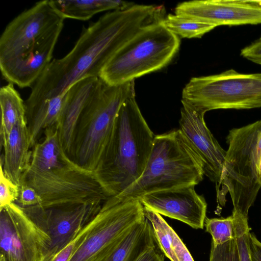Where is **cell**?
<instances>
[{
  "mask_svg": "<svg viewBox=\"0 0 261 261\" xmlns=\"http://www.w3.org/2000/svg\"><path fill=\"white\" fill-rule=\"evenodd\" d=\"M162 5H140L112 11L83 31L72 49L51 61L32 86L25 102L30 107L63 94L74 84L97 77L111 58L144 28L165 17Z\"/></svg>",
  "mask_w": 261,
  "mask_h": 261,
  "instance_id": "cell-1",
  "label": "cell"
},
{
  "mask_svg": "<svg viewBox=\"0 0 261 261\" xmlns=\"http://www.w3.org/2000/svg\"><path fill=\"white\" fill-rule=\"evenodd\" d=\"M64 19L44 0L11 21L0 38L4 79L19 88L33 86L52 61Z\"/></svg>",
  "mask_w": 261,
  "mask_h": 261,
  "instance_id": "cell-2",
  "label": "cell"
},
{
  "mask_svg": "<svg viewBox=\"0 0 261 261\" xmlns=\"http://www.w3.org/2000/svg\"><path fill=\"white\" fill-rule=\"evenodd\" d=\"M20 183L36 190L44 209L102 203L109 198L95 173L81 167L65 152L57 126L46 128L41 141L33 147Z\"/></svg>",
  "mask_w": 261,
  "mask_h": 261,
  "instance_id": "cell-3",
  "label": "cell"
},
{
  "mask_svg": "<svg viewBox=\"0 0 261 261\" xmlns=\"http://www.w3.org/2000/svg\"><path fill=\"white\" fill-rule=\"evenodd\" d=\"M155 136L139 108L134 88L119 109L103 161L95 172L108 197L120 194L140 177Z\"/></svg>",
  "mask_w": 261,
  "mask_h": 261,
  "instance_id": "cell-4",
  "label": "cell"
},
{
  "mask_svg": "<svg viewBox=\"0 0 261 261\" xmlns=\"http://www.w3.org/2000/svg\"><path fill=\"white\" fill-rule=\"evenodd\" d=\"M202 166L179 129L155 135L142 175L120 197L140 199L151 193L196 186L203 178Z\"/></svg>",
  "mask_w": 261,
  "mask_h": 261,
  "instance_id": "cell-5",
  "label": "cell"
},
{
  "mask_svg": "<svg viewBox=\"0 0 261 261\" xmlns=\"http://www.w3.org/2000/svg\"><path fill=\"white\" fill-rule=\"evenodd\" d=\"M134 88V81L110 85L100 80L96 92L82 111L75 129L70 157L83 168L95 173L101 166L117 114Z\"/></svg>",
  "mask_w": 261,
  "mask_h": 261,
  "instance_id": "cell-6",
  "label": "cell"
},
{
  "mask_svg": "<svg viewBox=\"0 0 261 261\" xmlns=\"http://www.w3.org/2000/svg\"><path fill=\"white\" fill-rule=\"evenodd\" d=\"M223 174L216 188L217 201L225 205L228 192L233 208L246 217L261 188L258 167L261 159V120L232 128L226 138Z\"/></svg>",
  "mask_w": 261,
  "mask_h": 261,
  "instance_id": "cell-7",
  "label": "cell"
},
{
  "mask_svg": "<svg viewBox=\"0 0 261 261\" xmlns=\"http://www.w3.org/2000/svg\"><path fill=\"white\" fill-rule=\"evenodd\" d=\"M179 37L161 21L148 25L133 36L111 58L99 77L110 85H119L167 66L177 53Z\"/></svg>",
  "mask_w": 261,
  "mask_h": 261,
  "instance_id": "cell-8",
  "label": "cell"
},
{
  "mask_svg": "<svg viewBox=\"0 0 261 261\" xmlns=\"http://www.w3.org/2000/svg\"><path fill=\"white\" fill-rule=\"evenodd\" d=\"M181 101L205 113L261 107V73H241L230 69L192 77L183 89Z\"/></svg>",
  "mask_w": 261,
  "mask_h": 261,
  "instance_id": "cell-9",
  "label": "cell"
},
{
  "mask_svg": "<svg viewBox=\"0 0 261 261\" xmlns=\"http://www.w3.org/2000/svg\"><path fill=\"white\" fill-rule=\"evenodd\" d=\"M96 223L69 261H105L126 234L146 217L140 199L116 195L102 203Z\"/></svg>",
  "mask_w": 261,
  "mask_h": 261,
  "instance_id": "cell-10",
  "label": "cell"
},
{
  "mask_svg": "<svg viewBox=\"0 0 261 261\" xmlns=\"http://www.w3.org/2000/svg\"><path fill=\"white\" fill-rule=\"evenodd\" d=\"M47 233L15 203L0 209V261H42Z\"/></svg>",
  "mask_w": 261,
  "mask_h": 261,
  "instance_id": "cell-11",
  "label": "cell"
},
{
  "mask_svg": "<svg viewBox=\"0 0 261 261\" xmlns=\"http://www.w3.org/2000/svg\"><path fill=\"white\" fill-rule=\"evenodd\" d=\"M102 203L44 209L40 205L21 208L49 236L50 246L42 261H53L97 214Z\"/></svg>",
  "mask_w": 261,
  "mask_h": 261,
  "instance_id": "cell-12",
  "label": "cell"
},
{
  "mask_svg": "<svg viewBox=\"0 0 261 261\" xmlns=\"http://www.w3.org/2000/svg\"><path fill=\"white\" fill-rule=\"evenodd\" d=\"M179 130L201 164L204 175L219 186L226 151L207 127L204 111L181 101Z\"/></svg>",
  "mask_w": 261,
  "mask_h": 261,
  "instance_id": "cell-13",
  "label": "cell"
},
{
  "mask_svg": "<svg viewBox=\"0 0 261 261\" xmlns=\"http://www.w3.org/2000/svg\"><path fill=\"white\" fill-rule=\"evenodd\" d=\"M175 14L218 25L261 24V6L248 0H198L178 4Z\"/></svg>",
  "mask_w": 261,
  "mask_h": 261,
  "instance_id": "cell-14",
  "label": "cell"
},
{
  "mask_svg": "<svg viewBox=\"0 0 261 261\" xmlns=\"http://www.w3.org/2000/svg\"><path fill=\"white\" fill-rule=\"evenodd\" d=\"M143 206L161 215L181 221L194 229H203L207 203L195 186H188L146 194L140 198Z\"/></svg>",
  "mask_w": 261,
  "mask_h": 261,
  "instance_id": "cell-15",
  "label": "cell"
},
{
  "mask_svg": "<svg viewBox=\"0 0 261 261\" xmlns=\"http://www.w3.org/2000/svg\"><path fill=\"white\" fill-rule=\"evenodd\" d=\"M100 81L99 77H87L75 83L67 91L66 102L58 128L61 144L69 156L80 116L96 92Z\"/></svg>",
  "mask_w": 261,
  "mask_h": 261,
  "instance_id": "cell-16",
  "label": "cell"
},
{
  "mask_svg": "<svg viewBox=\"0 0 261 261\" xmlns=\"http://www.w3.org/2000/svg\"><path fill=\"white\" fill-rule=\"evenodd\" d=\"M3 154L0 166L5 175L18 186L27 169L31 155V140L27 123L13 127L9 135L1 141Z\"/></svg>",
  "mask_w": 261,
  "mask_h": 261,
  "instance_id": "cell-17",
  "label": "cell"
},
{
  "mask_svg": "<svg viewBox=\"0 0 261 261\" xmlns=\"http://www.w3.org/2000/svg\"><path fill=\"white\" fill-rule=\"evenodd\" d=\"M67 99V91L57 97L26 107L27 125L32 149L42 130L59 125Z\"/></svg>",
  "mask_w": 261,
  "mask_h": 261,
  "instance_id": "cell-18",
  "label": "cell"
},
{
  "mask_svg": "<svg viewBox=\"0 0 261 261\" xmlns=\"http://www.w3.org/2000/svg\"><path fill=\"white\" fill-rule=\"evenodd\" d=\"M156 245L152 226L146 218L126 234L105 261H137Z\"/></svg>",
  "mask_w": 261,
  "mask_h": 261,
  "instance_id": "cell-19",
  "label": "cell"
},
{
  "mask_svg": "<svg viewBox=\"0 0 261 261\" xmlns=\"http://www.w3.org/2000/svg\"><path fill=\"white\" fill-rule=\"evenodd\" d=\"M55 10L64 19L87 20L98 13L122 10L134 4L119 0H50Z\"/></svg>",
  "mask_w": 261,
  "mask_h": 261,
  "instance_id": "cell-20",
  "label": "cell"
},
{
  "mask_svg": "<svg viewBox=\"0 0 261 261\" xmlns=\"http://www.w3.org/2000/svg\"><path fill=\"white\" fill-rule=\"evenodd\" d=\"M0 107L2 141L14 126L20 123H27V119L25 102L11 83L2 87L0 89Z\"/></svg>",
  "mask_w": 261,
  "mask_h": 261,
  "instance_id": "cell-21",
  "label": "cell"
},
{
  "mask_svg": "<svg viewBox=\"0 0 261 261\" xmlns=\"http://www.w3.org/2000/svg\"><path fill=\"white\" fill-rule=\"evenodd\" d=\"M162 24L178 37L187 38H200L216 27L199 20L169 14L161 21Z\"/></svg>",
  "mask_w": 261,
  "mask_h": 261,
  "instance_id": "cell-22",
  "label": "cell"
},
{
  "mask_svg": "<svg viewBox=\"0 0 261 261\" xmlns=\"http://www.w3.org/2000/svg\"><path fill=\"white\" fill-rule=\"evenodd\" d=\"M143 206L145 216L152 226L159 248L171 261H178L173 251V244L176 233L160 214Z\"/></svg>",
  "mask_w": 261,
  "mask_h": 261,
  "instance_id": "cell-23",
  "label": "cell"
},
{
  "mask_svg": "<svg viewBox=\"0 0 261 261\" xmlns=\"http://www.w3.org/2000/svg\"><path fill=\"white\" fill-rule=\"evenodd\" d=\"M204 226L206 232L211 234L214 244L219 245L235 238L234 219L232 215L226 218L206 217Z\"/></svg>",
  "mask_w": 261,
  "mask_h": 261,
  "instance_id": "cell-24",
  "label": "cell"
},
{
  "mask_svg": "<svg viewBox=\"0 0 261 261\" xmlns=\"http://www.w3.org/2000/svg\"><path fill=\"white\" fill-rule=\"evenodd\" d=\"M232 215L234 219L235 238L240 261H251L249 245L250 228L248 224V217L244 216L234 209Z\"/></svg>",
  "mask_w": 261,
  "mask_h": 261,
  "instance_id": "cell-25",
  "label": "cell"
},
{
  "mask_svg": "<svg viewBox=\"0 0 261 261\" xmlns=\"http://www.w3.org/2000/svg\"><path fill=\"white\" fill-rule=\"evenodd\" d=\"M209 261H240L236 238L225 243H211Z\"/></svg>",
  "mask_w": 261,
  "mask_h": 261,
  "instance_id": "cell-26",
  "label": "cell"
},
{
  "mask_svg": "<svg viewBox=\"0 0 261 261\" xmlns=\"http://www.w3.org/2000/svg\"><path fill=\"white\" fill-rule=\"evenodd\" d=\"M96 215L80 230L75 238L57 254L53 261L69 260L96 224L97 221Z\"/></svg>",
  "mask_w": 261,
  "mask_h": 261,
  "instance_id": "cell-27",
  "label": "cell"
},
{
  "mask_svg": "<svg viewBox=\"0 0 261 261\" xmlns=\"http://www.w3.org/2000/svg\"><path fill=\"white\" fill-rule=\"evenodd\" d=\"M19 194V186L4 173L0 166V209L15 203Z\"/></svg>",
  "mask_w": 261,
  "mask_h": 261,
  "instance_id": "cell-28",
  "label": "cell"
},
{
  "mask_svg": "<svg viewBox=\"0 0 261 261\" xmlns=\"http://www.w3.org/2000/svg\"><path fill=\"white\" fill-rule=\"evenodd\" d=\"M15 203L21 208H27L41 205V200L34 188L25 184L20 183L18 197Z\"/></svg>",
  "mask_w": 261,
  "mask_h": 261,
  "instance_id": "cell-29",
  "label": "cell"
},
{
  "mask_svg": "<svg viewBox=\"0 0 261 261\" xmlns=\"http://www.w3.org/2000/svg\"><path fill=\"white\" fill-rule=\"evenodd\" d=\"M241 56L244 58L261 65V36L255 41L243 48Z\"/></svg>",
  "mask_w": 261,
  "mask_h": 261,
  "instance_id": "cell-30",
  "label": "cell"
},
{
  "mask_svg": "<svg viewBox=\"0 0 261 261\" xmlns=\"http://www.w3.org/2000/svg\"><path fill=\"white\" fill-rule=\"evenodd\" d=\"M173 251L178 261H194L186 245L177 233L174 237Z\"/></svg>",
  "mask_w": 261,
  "mask_h": 261,
  "instance_id": "cell-31",
  "label": "cell"
},
{
  "mask_svg": "<svg viewBox=\"0 0 261 261\" xmlns=\"http://www.w3.org/2000/svg\"><path fill=\"white\" fill-rule=\"evenodd\" d=\"M164 256L157 244L144 252L137 261H164Z\"/></svg>",
  "mask_w": 261,
  "mask_h": 261,
  "instance_id": "cell-32",
  "label": "cell"
},
{
  "mask_svg": "<svg viewBox=\"0 0 261 261\" xmlns=\"http://www.w3.org/2000/svg\"><path fill=\"white\" fill-rule=\"evenodd\" d=\"M249 245L251 261H261V242L254 233L251 232Z\"/></svg>",
  "mask_w": 261,
  "mask_h": 261,
  "instance_id": "cell-33",
  "label": "cell"
},
{
  "mask_svg": "<svg viewBox=\"0 0 261 261\" xmlns=\"http://www.w3.org/2000/svg\"><path fill=\"white\" fill-rule=\"evenodd\" d=\"M258 179H259V182L261 185V159L258 165Z\"/></svg>",
  "mask_w": 261,
  "mask_h": 261,
  "instance_id": "cell-34",
  "label": "cell"
},
{
  "mask_svg": "<svg viewBox=\"0 0 261 261\" xmlns=\"http://www.w3.org/2000/svg\"><path fill=\"white\" fill-rule=\"evenodd\" d=\"M250 3L261 6V0H248Z\"/></svg>",
  "mask_w": 261,
  "mask_h": 261,
  "instance_id": "cell-35",
  "label": "cell"
}]
</instances>
